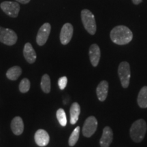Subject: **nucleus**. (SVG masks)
<instances>
[{
	"mask_svg": "<svg viewBox=\"0 0 147 147\" xmlns=\"http://www.w3.org/2000/svg\"><path fill=\"white\" fill-rule=\"evenodd\" d=\"M110 39L118 45H125L129 43L133 38V34L128 27L124 25H119L110 32Z\"/></svg>",
	"mask_w": 147,
	"mask_h": 147,
	"instance_id": "obj_1",
	"label": "nucleus"
},
{
	"mask_svg": "<svg viewBox=\"0 0 147 147\" xmlns=\"http://www.w3.org/2000/svg\"><path fill=\"white\" fill-rule=\"evenodd\" d=\"M147 130L146 123L144 119H138L132 124L130 128V136L134 142H142Z\"/></svg>",
	"mask_w": 147,
	"mask_h": 147,
	"instance_id": "obj_2",
	"label": "nucleus"
},
{
	"mask_svg": "<svg viewBox=\"0 0 147 147\" xmlns=\"http://www.w3.org/2000/svg\"><path fill=\"white\" fill-rule=\"evenodd\" d=\"M81 19L84 29L89 34L94 35L96 32L97 25L93 14L87 9H84L81 11Z\"/></svg>",
	"mask_w": 147,
	"mask_h": 147,
	"instance_id": "obj_3",
	"label": "nucleus"
},
{
	"mask_svg": "<svg viewBox=\"0 0 147 147\" xmlns=\"http://www.w3.org/2000/svg\"><path fill=\"white\" fill-rule=\"evenodd\" d=\"M118 74L123 87L125 89L127 88L131 78V71H130V66L129 63L127 61H123L119 64Z\"/></svg>",
	"mask_w": 147,
	"mask_h": 147,
	"instance_id": "obj_4",
	"label": "nucleus"
},
{
	"mask_svg": "<svg viewBox=\"0 0 147 147\" xmlns=\"http://www.w3.org/2000/svg\"><path fill=\"white\" fill-rule=\"evenodd\" d=\"M17 35L10 29L0 27V42L8 46H12L17 41Z\"/></svg>",
	"mask_w": 147,
	"mask_h": 147,
	"instance_id": "obj_5",
	"label": "nucleus"
},
{
	"mask_svg": "<svg viewBox=\"0 0 147 147\" xmlns=\"http://www.w3.org/2000/svg\"><path fill=\"white\" fill-rule=\"evenodd\" d=\"M97 128V121L96 118L93 116L89 117L84 121V123L82 127V134L84 137H91Z\"/></svg>",
	"mask_w": 147,
	"mask_h": 147,
	"instance_id": "obj_6",
	"label": "nucleus"
},
{
	"mask_svg": "<svg viewBox=\"0 0 147 147\" xmlns=\"http://www.w3.org/2000/svg\"><path fill=\"white\" fill-rule=\"evenodd\" d=\"M0 7L5 14L12 18L17 17L20 11V5L14 1H3L0 4Z\"/></svg>",
	"mask_w": 147,
	"mask_h": 147,
	"instance_id": "obj_7",
	"label": "nucleus"
},
{
	"mask_svg": "<svg viewBox=\"0 0 147 147\" xmlns=\"http://www.w3.org/2000/svg\"><path fill=\"white\" fill-rule=\"evenodd\" d=\"M51 30V26L49 23H46L42 25L36 37V42L39 46L45 45L47 42Z\"/></svg>",
	"mask_w": 147,
	"mask_h": 147,
	"instance_id": "obj_8",
	"label": "nucleus"
},
{
	"mask_svg": "<svg viewBox=\"0 0 147 147\" xmlns=\"http://www.w3.org/2000/svg\"><path fill=\"white\" fill-rule=\"evenodd\" d=\"M74 28L70 23L63 25L60 33V41L63 45H66L70 42L73 36Z\"/></svg>",
	"mask_w": 147,
	"mask_h": 147,
	"instance_id": "obj_9",
	"label": "nucleus"
},
{
	"mask_svg": "<svg viewBox=\"0 0 147 147\" xmlns=\"http://www.w3.org/2000/svg\"><path fill=\"white\" fill-rule=\"evenodd\" d=\"M35 142L39 146H45L49 143L50 137L45 129H38L34 136Z\"/></svg>",
	"mask_w": 147,
	"mask_h": 147,
	"instance_id": "obj_10",
	"label": "nucleus"
},
{
	"mask_svg": "<svg viewBox=\"0 0 147 147\" xmlns=\"http://www.w3.org/2000/svg\"><path fill=\"white\" fill-rule=\"evenodd\" d=\"M113 140V132L110 127H105L100 140L101 147H109Z\"/></svg>",
	"mask_w": 147,
	"mask_h": 147,
	"instance_id": "obj_11",
	"label": "nucleus"
},
{
	"mask_svg": "<svg viewBox=\"0 0 147 147\" xmlns=\"http://www.w3.org/2000/svg\"><path fill=\"white\" fill-rule=\"evenodd\" d=\"M89 58L90 61L93 67H96L100 62L101 57V51L100 47L96 44H93L89 48Z\"/></svg>",
	"mask_w": 147,
	"mask_h": 147,
	"instance_id": "obj_12",
	"label": "nucleus"
},
{
	"mask_svg": "<svg viewBox=\"0 0 147 147\" xmlns=\"http://www.w3.org/2000/svg\"><path fill=\"white\" fill-rule=\"evenodd\" d=\"M23 55L29 63H34L36 60V53L30 43H26L23 49Z\"/></svg>",
	"mask_w": 147,
	"mask_h": 147,
	"instance_id": "obj_13",
	"label": "nucleus"
},
{
	"mask_svg": "<svg viewBox=\"0 0 147 147\" xmlns=\"http://www.w3.org/2000/svg\"><path fill=\"white\" fill-rule=\"evenodd\" d=\"M108 83L106 80H102L100 82L96 89V93L98 100L104 102L108 96Z\"/></svg>",
	"mask_w": 147,
	"mask_h": 147,
	"instance_id": "obj_14",
	"label": "nucleus"
},
{
	"mask_svg": "<svg viewBox=\"0 0 147 147\" xmlns=\"http://www.w3.org/2000/svg\"><path fill=\"white\" fill-rule=\"evenodd\" d=\"M11 129L14 134L19 136L23 134L24 130V123L23 119L20 117H16L11 122Z\"/></svg>",
	"mask_w": 147,
	"mask_h": 147,
	"instance_id": "obj_15",
	"label": "nucleus"
},
{
	"mask_svg": "<svg viewBox=\"0 0 147 147\" xmlns=\"http://www.w3.org/2000/svg\"><path fill=\"white\" fill-rule=\"evenodd\" d=\"M69 113H70V123L71 125L76 124L80 114V106L78 103L74 102L71 104Z\"/></svg>",
	"mask_w": 147,
	"mask_h": 147,
	"instance_id": "obj_16",
	"label": "nucleus"
},
{
	"mask_svg": "<svg viewBox=\"0 0 147 147\" xmlns=\"http://www.w3.org/2000/svg\"><path fill=\"white\" fill-rule=\"evenodd\" d=\"M137 101L140 107L142 108H147V86L143 87L140 89Z\"/></svg>",
	"mask_w": 147,
	"mask_h": 147,
	"instance_id": "obj_17",
	"label": "nucleus"
},
{
	"mask_svg": "<svg viewBox=\"0 0 147 147\" xmlns=\"http://www.w3.org/2000/svg\"><path fill=\"white\" fill-rule=\"evenodd\" d=\"M22 74V69L19 66H13L7 71L6 76L11 80H16Z\"/></svg>",
	"mask_w": 147,
	"mask_h": 147,
	"instance_id": "obj_18",
	"label": "nucleus"
},
{
	"mask_svg": "<svg viewBox=\"0 0 147 147\" xmlns=\"http://www.w3.org/2000/svg\"><path fill=\"white\" fill-rule=\"evenodd\" d=\"M51 78L48 74L43 75L41 80V89L45 93H49L51 91Z\"/></svg>",
	"mask_w": 147,
	"mask_h": 147,
	"instance_id": "obj_19",
	"label": "nucleus"
},
{
	"mask_svg": "<svg viewBox=\"0 0 147 147\" xmlns=\"http://www.w3.org/2000/svg\"><path fill=\"white\" fill-rule=\"evenodd\" d=\"M80 127H76L74 129V130L72 133H71L70 136H69L68 143L70 146H74L76 144V142H78L79 139V136H80Z\"/></svg>",
	"mask_w": 147,
	"mask_h": 147,
	"instance_id": "obj_20",
	"label": "nucleus"
},
{
	"mask_svg": "<svg viewBox=\"0 0 147 147\" xmlns=\"http://www.w3.org/2000/svg\"><path fill=\"white\" fill-rule=\"evenodd\" d=\"M57 119L59 123V124L62 127H65L67 125V118H66V114L65 110L63 108H59L57 110L56 113Z\"/></svg>",
	"mask_w": 147,
	"mask_h": 147,
	"instance_id": "obj_21",
	"label": "nucleus"
},
{
	"mask_svg": "<svg viewBox=\"0 0 147 147\" xmlns=\"http://www.w3.org/2000/svg\"><path fill=\"white\" fill-rule=\"evenodd\" d=\"M30 81L27 78H23L20 82L19 84V90L21 93H25L29 91L30 89Z\"/></svg>",
	"mask_w": 147,
	"mask_h": 147,
	"instance_id": "obj_22",
	"label": "nucleus"
},
{
	"mask_svg": "<svg viewBox=\"0 0 147 147\" xmlns=\"http://www.w3.org/2000/svg\"><path fill=\"white\" fill-rule=\"evenodd\" d=\"M67 78L66 76L61 77V78L59 79L58 84L60 89L63 90L65 89L66 86H67Z\"/></svg>",
	"mask_w": 147,
	"mask_h": 147,
	"instance_id": "obj_23",
	"label": "nucleus"
},
{
	"mask_svg": "<svg viewBox=\"0 0 147 147\" xmlns=\"http://www.w3.org/2000/svg\"><path fill=\"white\" fill-rule=\"evenodd\" d=\"M16 1L19 3H23V4H26V3H28L30 1V0H16Z\"/></svg>",
	"mask_w": 147,
	"mask_h": 147,
	"instance_id": "obj_24",
	"label": "nucleus"
},
{
	"mask_svg": "<svg viewBox=\"0 0 147 147\" xmlns=\"http://www.w3.org/2000/svg\"><path fill=\"white\" fill-rule=\"evenodd\" d=\"M132 1H133V3H134V4L138 5V4H139V3H140L141 2H142V0H132Z\"/></svg>",
	"mask_w": 147,
	"mask_h": 147,
	"instance_id": "obj_25",
	"label": "nucleus"
}]
</instances>
